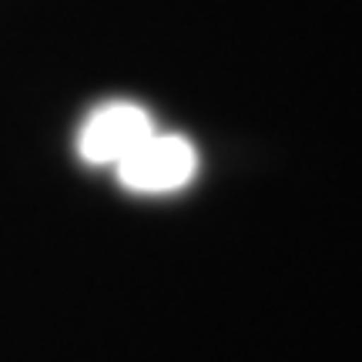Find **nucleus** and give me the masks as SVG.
Instances as JSON below:
<instances>
[{
  "label": "nucleus",
  "instance_id": "obj_1",
  "mask_svg": "<svg viewBox=\"0 0 362 362\" xmlns=\"http://www.w3.org/2000/svg\"><path fill=\"white\" fill-rule=\"evenodd\" d=\"M117 181L138 194L178 192L198 171V155L181 134H148L124 161L115 165Z\"/></svg>",
  "mask_w": 362,
  "mask_h": 362
},
{
  "label": "nucleus",
  "instance_id": "obj_2",
  "mask_svg": "<svg viewBox=\"0 0 362 362\" xmlns=\"http://www.w3.org/2000/svg\"><path fill=\"white\" fill-rule=\"evenodd\" d=\"M148 134H155V121L141 104L111 101L88 115L78 134V151L88 165H111L115 168Z\"/></svg>",
  "mask_w": 362,
  "mask_h": 362
}]
</instances>
